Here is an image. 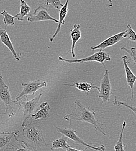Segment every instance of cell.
<instances>
[{
  "mask_svg": "<svg viewBox=\"0 0 136 151\" xmlns=\"http://www.w3.org/2000/svg\"><path fill=\"white\" fill-rule=\"evenodd\" d=\"M23 129L14 137L17 141L23 143L30 150H37L39 148L47 147L41 128L37 122L32 121L22 126Z\"/></svg>",
  "mask_w": 136,
  "mask_h": 151,
  "instance_id": "1",
  "label": "cell"
},
{
  "mask_svg": "<svg viewBox=\"0 0 136 151\" xmlns=\"http://www.w3.org/2000/svg\"><path fill=\"white\" fill-rule=\"evenodd\" d=\"M64 119L68 121H81L88 123L94 127L96 131L106 135L105 132L102 130V126L103 124L98 121L96 114L94 111L90 110L89 108L84 106L79 100L75 102V106L72 113L64 116Z\"/></svg>",
  "mask_w": 136,
  "mask_h": 151,
  "instance_id": "2",
  "label": "cell"
},
{
  "mask_svg": "<svg viewBox=\"0 0 136 151\" xmlns=\"http://www.w3.org/2000/svg\"><path fill=\"white\" fill-rule=\"evenodd\" d=\"M0 101L3 102L5 106V114H7L9 118L15 116L18 110L19 105L17 101L12 99L11 95L9 90L8 86L5 83L3 77L0 73Z\"/></svg>",
  "mask_w": 136,
  "mask_h": 151,
  "instance_id": "3",
  "label": "cell"
},
{
  "mask_svg": "<svg viewBox=\"0 0 136 151\" xmlns=\"http://www.w3.org/2000/svg\"><path fill=\"white\" fill-rule=\"evenodd\" d=\"M59 60L62 62L69 63H84L88 62H97L101 63L104 68L106 70V67L104 64L105 61H109L111 60V58L109 54L104 51L103 50H100L97 52L93 54L91 56L84 58L82 59H75V60H70L68 59H65L62 57L58 58Z\"/></svg>",
  "mask_w": 136,
  "mask_h": 151,
  "instance_id": "4",
  "label": "cell"
},
{
  "mask_svg": "<svg viewBox=\"0 0 136 151\" xmlns=\"http://www.w3.org/2000/svg\"><path fill=\"white\" fill-rule=\"evenodd\" d=\"M56 129L58 132L62 134L63 135H64L65 137H67L71 140L75 142L79 145H82L86 147L88 149L93 150L95 151H105V147L104 145H100L98 147H95L94 146H93L85 141H84L83 139H81L78 135L75 130L73 129H63L58 127H56Z\"/></svg>",
  "mask_w": 136,
  "mask_h": 151,
  "instance_id": "5",
  "label": "cell"
},
{
  "mask_svg": "<svg viewBox=\"0 0 136 151\" xmlns=\"http://www.w3.org/2000/svg\"><path fill=\"white\" fill-rule=\"evenodd\" d=\"M41 95L42 94L41 93L32 100H29L28 96H26V100L21 99L19 101H18L19 106L22 107L23 109V120L22 125V126L26 124L27 121L31 117V116L35 111Z\"/></svg>",
  "mask_w": 136,
  "mask_h": 151,
  "instance_id": "6",
  "label": "cell"
},
{
  "mask_svg": "<svg viewBox=\"0 0 136 151\" xmlns=\"http://www.w3.org/2000/svg\"><path fill=\"white\" fill-rule=\"evenodd\" d=\"M22 86L23 87L22 91L16 98V101H19L24 96L33 95L35 93L41 88L47 87L46 81H41L40 80L30 81L26 83H22Z\"/></svg>",
  "mask_w": 136,
  "mask_h": 151,
  "instance_id": "7",
  "label": "cell"
},
{
  "mask_svg": "<svg viewBox=\"0 0 136 151\" xmlns=\"http://www.w3.org/2000/svg\"><path fill=\"white\" fill-rule=\"evenodd\" d=\"M98 99H102V104H106L112 94V88L109 79V71L106 69L105 73L101 81L100 87L99 88Z\"/></svg>",
  "mask_w": 136,
  "mask_h": 151,
  "instance_id": "8",
  "label": "cell"
},
{
  "mask_svg": "<svg viewBox=\"0 0 136 151\" xmlns=\"http://www.w3.org/2000/svg\"><path fill=\"white\" fill-rule=\"evenodd\" d=\"M47 20L54 21L57 23H58L59 22L58 20L51 17L48 12L47 8L42 5H39L34 12L27 18V21L32 23Z\"/></svg>",
  "mask_w": 136,
  "mask_h": 151,
  "instance_id": "9",
  "label": "cell"
},
{
  "mask_svg": "<svg viewBox=\"0 0 136 151\" xmlns=\"http://www.w3.org/2000/svg\"><path fill=\"white\" fill-rule=\"evenodd\" d=\"M125 33H126V30L124 32H120L119 33H117V35H115L112 36H111L110 37L108 38L104 41L101 42L97 45L91 47V49L93 50H96L98 49L103 50L106 48L113 46V45H115L117 42H119V41H120L122 40L124 38V36Z\"/></svg>",
  "mask_w": 136,
  "mask_h": 151,
  "instance_id": "10",
  "label": "cell"
},
{
  "mask_svg": "<svg viewBox=\"0 0 136 151\" xmlns=\"http://www.w3.org/2000/svg\"><path fill=\"white\" fill-rule=\"evenodd\" d=\"M0 40L1 42L8 48L9 51L12 53L14 58L18 61L20 60L21 54L18 55V54L17 53L6 30L2 29L1 27H0Z\"/></svg>",
  "mask_w": 136,
  "mask_h": 151,
  "instance_id": "11",
  "label": "cell"
},
{
  "mask_svg": "<svg viewBox=\"0 0 136 151\" xmlns=\"http://www.w3.org/2000/svg\"><path fill=\"white\" fill-rule=\"evenodd\" d=\"M127 58L126 55L122 56L121 59L123 62L124 71H125V75L126 78V83L128 86L130 87L132 91V99L134 97V86L135 83L136 81V76L134 75V73L132 72V70L130 69V68L128 66V63L127 62Z\"/></svg>",
  "mask_w": 136,
  "mask_h": 151,
  "instance_id": "12",
  "label": "cell"
},
{
  "mask_svg": "<svg viewBox=\"0 0 136 151\" xmlns=\"http://www.w3.org/2000/svg\"><path fill=\"white\" fill-rule=\"evenodd\" d=\"M18 130L14 132L0 133V151H5L8 149H13L14 145L11 144V139L18 134Z\"/></svg>",
  "mask_w": 136,
  "mask_h": 151,
  "instance_id": "13",
  "label": "cell"
},
{
  "mask_svg": "<svg viewBox=\"0 0 136 151\" xmlns=\"http://www.w3.org/2000/svg\"><path fill=\"white\" fill-rule=\"evenodd\" d=\"M69 0H66L65 4L60 8L59 9V22L58 23V26L56 29L55 32L54 33V35L50 38V41L53 42L54 40V38L57 36V35L60 31L61 26L62 25H63L65 23V19L68 14V4H69Z\"/></svg>",
  "mask_w": 136,
  "mask_h": 151,
  "instance_id": "14",
  "label": "cell"
},
{
  "mask_svg": "<svg viewBox=\"0 0 136 151\" xmlns=\"http://www.w3.org/2000/svg\"><path fill=\"white\" fill-rule=\"evenodd\" d=\"M40 110L36 113L33 114L31 117L35 120L38 119H46L49 116V111L50 110V106L48 102H44L40 105Z\"/></svg>",
  "mask_w": 136,
  "mask_h": 151,
  "instance_id": "15",
  "label": "cell"
},
{
  "mask_svg": "<svg viewBox=\"0 0 136 151\" xmlns=\"http://www.w3.org/2000/svg\"><path fill=\"white\" fill-rule=\"evenodd\" d=\"M70 35L72 39V48H71V53L72 57L75 58L76 55L75 54V48L76 42L80 39L81 35L80 32V25L75 24L73 26V28L70 30Z\"/></svg>",
  "mask_w": 136,
  "mask_h": 151,
  "instance_id": "16",
  "label": "cell"
},
{
  "mask_svg": "<svg viewBox=\"0 0 136 151\" xmlns=\"http://www.w3.org/2000/svg\"><path fill=\"white\" fill-rule=\"evenodd\" d=\"M65 85L69 87H76L78 90L86 93V94H87L91 91V89H97L98 91L99 90V87H98L97 86H95L93 83H89L87 82H83V83L76 82L73 84H65Z\"/></svg>",
  "mask_w": 136,
  "mask_h": 151,
  "instance_id": "17",
  "label": "cell"
},
{
  "mask_svg": "<svg viewBox=\"0 0 136 151\" xmlns=\"http://www.w3.org/2000/svg\"><path fill=\"white\" fill-rule=\"evenodd\" d=\"M20 12L19 14L15 15V19H18L19 21H23L24 18L29 14L31 8L26 2L24 0H20Z\"/></svg>",
  "mask_w": 136,
  "mask_h": 151,
  "instance_id": "18",
  "label": "cell"
},
{
  "mask_svg": "<svg viewBox=\"0 0 136 151\" xmlns=\"http://www.w3.org/2000/svg\"><path fill=\"white\" fill-rule=\"evenodd\" d=\"M69 145L68 144L67 139L65 138L64 135H63L62 137L58 138L55 140H54L52 143V147L51 148V150H54V149H63V150H66L68 147Z\"/></svg>",
  "mask_w": 136,
  "mask_h": 151,
  "instance_id": "19",
  "label": "cell"
},
{
  "mask_svg": "<svg viewBox=\"0 0 136 151\" xmlns=\"http://www.w3.org/2000/svg\"><path fill=\"white\" fill-rule=\"evenodd\" d=\"M1 15L4 17L3 18V22L5 24V29L8 26H14L15 24V16L11 15L6 10H4L1 14Z\"/></svg>",
  "mask_w": 136,
  "mask_h": 151,
  "instance_id": "20",
  "label": "cell"
},
{
  "mask_svg": "<svg viewBox=\"0 0 136 151\" xmlns=\"http://www.w3.org/2000/svg\"><path fill=\"white\" fill-rule=\"evenodd\" d=\"M126 126V123L125 121H123L122 123V130L119 135V139L117 141V144L115 146V151H125L124 150V145L123 142V134L124 130V129Z\"/></svg>",
  "mask_w": 136,
  "mask_h": 151,
  "instance_id": "21",
  "label": "cell"
},
{
  "mask_svg": "<svg viewBox=\"0 0 136 151\" xmlns=\"http://www.w3.org/2000/svg\"><path fill=\"white\" fill-rule=\"evenodd\" d=\"M122 50L125 51L126 52H127L130 57V58H127V63L132 64V65H135L136 66V48H132L131 49H128L126 48V47H122L121 48Z\"/></svg>",
  "mask_w": 136,
  "mask_h": 151,
  "instance_id": "22",
  "label": "cell"
},
{
  "mask_svg": "<svg viewBox=\"0 0 136 151\" xmlns=\"http://www.w3.org/2000/svg\"><path fill=\"white\" fill-rule=\"evenodd\" d=\"M124 37L132 42H136V33L133 30L130 24L127 25V29L126 30V33Z\"/></svg>",
  "mask_w": 136,
  "mask_h": 151,
  "instance_id": "23",
  "label": "cell"
},
{
  "mask_svg": "<svg viewBox=\"0 0 136 151\" xmlns=\"http://www.w3.org/2000/svg\"><path fill=\"white\" fill-rule=\"evenodd\" d=\"M114 105H115L116 106H125V107L130 109L132 111H133L134 113H135V114L136 115V107L133 106V105H130L129 104H127L126 102H121V101L117 100L116 96H115V99H114Z\"/></svg>",
  "mask_w": 136,
  "mask_h": 151,
  "instance_id": "24",
  "label": "cell"
},
{
  "mask_svg": "<svg viewBox=\"0 0 136 151\" xmlns=\"http://www.w3.org/2000/svg\"><path fill=\"white\" fill-rule=\"evenodd\" d=\"M45 4L47 6H53L58 10H59L60 8L63 5L60 2V0H45Z\"/></svg>",
  "mask_w": 136,
  "mask_h": 151,
  "instance_id": "25",
  "label": "cell"
},
{
  "mask_svg": "<svg viewBox=\"0 0 136 151\" xmlns=\"http://www.w3.org/2000/svg\"><path fill=\"white\" fill-rule=\"evenodd\" d=\"M13 150L14 151H39L37 150H30L22 142H20L18 146H14Z\"/></svg>",
  "mask_w": 136,
  "mask_h": 151,
  "instance_id": "26",
  "label": "cell"
},
{
  "mask_svg": "<svg viewBox=\"0 0 136 151\" xmlns=\"http://www.w3.org/2000/svg\"><path fill=\"white\" fill-rule=\"evenodd\" d=\"M66 151H80V150H76V149H75V148H72V147H71L70 145H69L68 146V147L67 148V149H66Z\"/></svg>",
  "mask_w": 136,
  "mask_h": 151,
  "instance_id": "27",
  "label": "cell"
},
{
  "mask_svg": "<svg viewBox=\"0 0 136 151\" xmlns=\"http://www.w3.org/2000/svg\"><path fill=\"white\" fill-rule=\"evenodd\" d=\"M107 1H108L109 4V6H110V7L112 6V5H113V2H112V0H107Z\"/></svg>",
  "mask_w": 136,
  "mask_h": 151,
  "instance_id": "28",
  "label": "cell"
},
{
  "mask_svg": "<svg viewBox=\"0 0 136 151\" xmlns=\"http://www.w3.org/2000/svg\"><path fill=\"white\" fill-rule=\"evenodd\" d=\"M0 1H1V0H0Z\"/></svg>",
  "mask_w": 136,
  "mask_h": 151,
  "instance_id": "29",
  "label": "cell"
}]
</instances>
